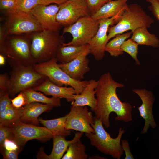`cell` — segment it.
<instances>
[{"instance_id":"34","label":"cell","mask_w":159,"mask_h":159,"mask_svg":"<svg viewBox=\"0 0 159 159\" xmlns=\"http://www.w3.org/2000/svg\"><path fill=\"white\" fill-rule=\"evenodd\" d=\"M21 148L14 139L6 138L4 140L1 149H5L9 151H20Z\"/></svg>"},{"instance_id":"40","label":"cell","mask_w":159,"mask_h":159,"mask_svg":"<svg viewBox=\"0 0 159 159\" xmlns=\"http://www.w3.org/2000/svg\"><path fill=\"white\" fill-rule=\"evenodd\" d=\"M2 154L4 159H17L20 151H9L3 149Z\"/></svg>"},{"instance_id":"41","label":"cell","mask_w":159,"mask_h":159,"mask_svg":"<svg viewBox=\"0 0 159 159\" xmlns=\"http://www.w3.org/2000/svg\"><path fill=\"white\" fill-rule=\"evenodd\" d=\"M67 0H41V4L47 6L51 4H55L59 5L67 1Z\"/></svg>"},{"instance_id":"2","label":"cell","mask_w":159,"mask_h":159,"mask_svg":"<svg viewBox=\"0 0 159 159\" xmlns=\"http://www.w3.org/2000/svg\"><path fill=\"white\" fill-rule=\"evenodd\" d=\"M29 34L31 53L35 64L56 57L62 42L60 41L59 31L43 29Z\"/></svg>"},{"instance_id":"6","label":"cell","mask_w":159,"mask_h":159,"mask_svg":"<svg viewBox=\"0 0 159 159\" xmlns=\"http://www.w3.org/2000/svg\"><path fill=\"white\" fill-rule=\"evenodd\" d=\"M29 33L7 36L4 44L0 47V54L22 65H34Z\"/></svg>"},{"instance_id":"37","label":"cell","mask_w":159,"mask_h":159,"mask_svg":"<svg viewBox=\"0 0 159 159\" xmlns=\"http://www.w3.org/2000/svg\"><path fill=\"white\" fill-rule=\"evenodd\" d=\"M18 0H0V7L5 12L12 9L16 5Z\"/></svg>"},{"instance_id":"32","label":"cell","mask_w":159,"mask_h":159,"mask_svg":"<svg viewBox=\"0 0 159 159\" xmlns=\"http://www.w3.org/2000/svg\"><path fill=\"white\" fill-rule=\"evenodd\" d=\"M9 96L7 91L0 90V113L7 109L12 105Z\"/></svg>"},{"instance_id":"4","label":"cell","mask_w":159,"mask_h":159,"mask_svg":"<svg viewBox=\"0 0 159 159\" xmlns=\"http://www.w3.org/2000/svg\"><path fill=\"white\" fill-rule=\"evenodd\" d=\"M94 122L91 125L94 133H85L91 145L105 155L113 158L120 159L124 151L121 145V139L125 132L124 128L120 127L117 137L113 138L105 129L101 121L94 117Z\"/></svg>"},{"instance_id":"25","label":"cell","mask_w":159,"mask_h":159,"mask_svg":"<svg viewBox=\"0 0 159 159\" xmlns=\"http://www.w3.org/2000/svg\"><path fill=\"white\" fill-rule=\"evenodd\" d=\"M67 114L64 116L57 118L45 120L42 118H39L40 123L47 128L54 135L63 136L69 135L71 133V130L65 128L66 122Z\"/></svg>"},{"instance_id":"39","label":"cell","mask_w":159,"mask_h":159,"mask_svg":"<svg viewBox=\"0 0 159 159\" xmlns=\"http://www.w3.org/2000/svg\"><path fill=\"white\" fill-rule=\"evenodd\" d=\"M9 77L6 73L1 74L0 75V90L7 91L9 82Z\"/></svg>"},{"instance_id":"24","label":"cell","mask_w":159,"mask_h":159,"mask_svg":"<svg viewBox=\"0 0 159 159\" xmlns=\"http://www.w3.org/2000/svg\"><path fill=\"white\" fill-rule=\"evenodd\" d=\"M145 26L139 27L133 31L131 38L138 45L159 47V39L154 34L149 32Z\"/></svg>"},{"instance_id":"16","label":"cell","mask_w":159,"mask_h":159,"mask_svg":"<svg viewBox=\"0 0 159 159\" xmlns=\"http://www.w3.org/2000/svg\"><path fill=\"white\" fill-rule=\"evenodd\" d=\"M90 54L89 47L80 56L69 62L59 64L62 69L72 79L82 81L84 76L90 70L87 56Z\"/></svg>"},{"instance_id":"9","label":"cell","mask_w":159,"mask_h":159,"mask_svg":"<svg viewBox=\"0 0 159 159\" xmlns=\"http://www.w3.org/2000/svg\"><path fill=\"white\" fill-rule=\"evenodd\" d=\"M7 15L8 18L3 27L7 37L29 33L44 29L30 13H18Z\"/></svg>"},{"instance_id":"21","label":"cell","mask_w":159,"mask_h":159,"mask_svg":"<svg viewBox=\"0 0 159 159\" xmlns=\"http://www.w3.org/2000/svg\"><path fill=\"white\" fill-rule=\"evenodd\" d=\"M89 47L88 44L81 46H63L61 44L55 57L60 63H68L80 56Z\"/></svg>"},{"instance_id":"36","label":"cell","mask_w":159,"mask_h":159,"mask_svg":"<svg viewBox=\"0 0 159 159\" xmlns=\"http://www.w3.org/2000/svg\"><path fill=\"white\" fill-rule=\"evenodd\" d=\"M150 5L148 8L154 16L159 21V3L157 0H145Z\"/></svg>"},{"instance_id":"8","label":"cell","mask_w":159,"mask_h":159,"mask_svg":"<svg viewBox=\"0 0 159 159\" xmlns=\"http://www.w3.org/2000/svg\"><path fill=\"white\" fill-rule=\"evenodd\" d=\"M99 27L98 20L91 15L82 17L73 24L65 26L63 34L69 33L72 40L67 43L62 42L63 46H81L89 44L96 34Z\"/></svg>"},{"instance_id":"18","label":"cell","mask_w":159,"mask_h":159,"mask_svg":"<svg viewBox=\"0 0 159 159\" xmlns=\"http://www.w3.org/2000/svg\"><path fill=\"white\" fill-rule=\"evenodd\" d=\"M54 107L50 105L37 102H32L22 107L21 121L37 125L39 116L43 113L51 110Z\"/></svg>"},{"instance_id":"42","label":"cell","mask_w":159,"mask_h":159,"mask_svg":"<svg viewBox=\"0 0 159 159\" xmlns=\"http://www.w3.org/2000/svg\"><path fill=\"white\" fill-rule=\"evenodd\" d=\"M6 57L2 54H0V65H4L5 64Z\"/></svg>"},{"instance_id":"15","label":"cell","mask_w":159,"mask_h":159,"mask_svg":"<svg viewBox=\"0 0 159 159\" xmlns=\"http://www.w3.org/2000/svg\"><path fill=\"white\" fill-rule=\"evenodd\" d=\"M132 91L141 99L142 103L138 107L140 116L145 120L144 125L140 134L146 133L150 127L155 128L157 124L153 113V106L155 98L153 92L144 88H135Z\"/></svg>"},{"instance_id":"44","label":"cell","mask_w":159,"mask_h":159,"mask_svg":"<svg viewBox=\"0 0 159 159\" xmlns=\"http://www.w3.org/2000/svg\"><path fill=\"white\" fill-rule=\"evenodd\" d=\"M157 1H158L159 2V0H157Z\"/></svg>"},{"instance_id":"7","label":"cell","mask_w":159,"mask_h":159,"mask_svg":"<svg viewBox=\"0 0 159 159\" xmlns=\"http://www.w3.org/2000/svg\"><path fill=\"white\" fill-rule=\"evenodd\" d=\"M57 62L55 57L47 61L35 64L34 67L38 72L47 77L56 85L69 86L75 90L76 94L81 93L88 81H77L72 79L62 69Z\"/></svg>"},{"instance_id":"19","label":"cell","mask_w":159,"mask_h":159,"mask_svg":"<svg viewBox=\"0 0 159 159\" xmlns=\"http://www.w3.org/2000/svg\"><path fill=\"white\" fill-rule=\"evenodd\" d=\"M128 0H115L108 2L95 13L91 16L95 20L110 18L117 15L121 16L127 9Z\"/></svg>"},{"instance_id":"23","label":"cell","mask_w":159,"mask_h":159,"mask_svg":"<svg viewBox=\"0 0 159 159\" xmlns=\"http://www.w3.org/2000/svg\"><path fill=\"white\" fill-rule=\"evenodd\" d=\"M65 136L54 135L53 137V145L50 154L48 155L41 150L38 155V158L60 159L62 158L64 153L67 150L72 140H67Z\"/></svg>"},{"instance_id":"3","label":"cell","mask_w":159,"mask_h":159,"mask_svg":"<svg viewBox=\"0 0 159 159\" xmlns=\"http://www.w3.org/2000/svg\"><path fill=\"white\" fill-rule=\"evenodd\" d=\"M8 61L12 67L7 90L9 96H14L26 90L33 89L47 78L38 72L34 65L26 66L14 60Z\"/></svg>"},{"instance_id":"30","label":"cell","mask_w":159,"mask_h":159,"mask_svg":"<svg viewBox=\"0 0 159 159\" xmlns=\"http://www.w3.org/2000/svg\"><path fill=\"white\" fill-rule=\"evenodd\" d=\"M138 45L131 38L125 40L121 46V49L130 55L133 59L135 64L138 65H140L141 63L137 58L138 52Z\"/></svg>"},{"instance_id":"5","label":"cell","mask_w":159,"mask_h":159,"mask_svg":"<svg viewBox=\"0 0 159 159\" xmlns=\"http://www.w3.org/2000/svg\"><path fill=\"white\" fill-rule=\"evenodd\" d=\"M154 21L153 19L146 14L138 4L135 3L128 5L117 24L109 27L108 40L109 41L117 34L129 30L132 32L140 27L149 28Z\"/></svg>"},{"instance_id":"29","label":"cell","mask_w":159,"mask_h":159,"mask_svg":"<svg viewBox=\"0 0 159 159\" xmlns=\"http://www.w3.org/2000/svg\"><path fill=\"white\" fill-rule=\"evenodd\" d=\"M41 0H18L15 6L6 13L7 15L18 13H30L34 8L41 4Z\"/></svg>"},{"instance_id":"14","label":"cell","mask_w":159,"mask_h":159,"mask_svg":"<svg viewBox=\"0 0 159 159\" xmlns=\"http://www.w3.org/2000/svg\"><path fill=\"white\" fill-rule=\"evenodd\" d=\"M59 5L54 4L45 6L39 4L34 8L30 14L37 20L44 29L58 31L61 25L56 20Z\"/></svg>"},{"instance_id":"43","label":"cell","mask_w":159,"mask_h":159,"mask_svg":"<svg viewBox=\"0 0 159 159\" xmlns=\"http://www.w3.org/2000/svg\"><path fill=\"white\" fill-rule=\"evenodd\" d=\"M108 0V1H111V0Z\"/></svg>"},{"instance_id":"28","label":"cell","mask_w":159,"mask_h":159,"mask_svg":"<svg viewBox=\"0 0 159 159\" xmlns=\"http://www.w3.org/2000/svg\"><path fill=\"white\" fill-rule=\"evenodd\" d=\"M22 108H17L13 105L0 113V124L10 126L20 120Z\"/></svg>"},{"instance_id":"10","label":"cell","mask_w":159,"mask_h":159,"mask_svg":"<svg viewBox=\"0 0 159 159\" xmlns=\"http://www.w3.org/2000/svg\"><path fill=\"white\" fill-rule=\"evenodd\" d=\"M14 139L21 147L28 141L37 139L40 141L48 140L53 138L51 132L45 127H41L19 121L10 126Z\"/></svg>"},{"instance_id":"20","label":"cell","mask_w":159,"mask_h":159,"mask_svg":"<svg viewBox=\"0 0 159 159\" xmlns=\"http://www.w3.org/2000/svg\"><path fill=\"white\" fill-rule=\"evenodd\" d=\"M97 81L93 79L88 81V82L81 93L74 95V100L71 103L74 106H89L93 111L96 104L95 97V88Z\"/></svg>"},{"instance_id":"33","label":"cell","mask_w":159,"mask_h":159,"mask_svg":"<svg viewBox=\"0 0 159 159\" xmlns=\"http://www.w3.org/2000/svg\"><path fill=\"white\" fill-rule=\"evenodd\" d=\"M6 138L14 139L13 134L11 127L0 124V146L2 148L4 140Z\"/></svg>"},{"instance_id":"38","label":"cell","mask_w":159,"mask_h":159,"mask_svg":"<svg viewBox=\"0 0 159 159\" xmlns=\"http://www.w3.org/2000/svg\"><path fill=\"white\" fill-rule=\"evenodd\" d=\"M121 145L125 153V159H134L133 156L130 150L129 144L126 139H123L121 141Z\"/></svg>"},{"instance_id":"22","label":"cell","mask_w":159,"mask_h":159,"mask_svg":"<svg viewBox=\"0 0 159 159\" xmlns=\"http://www.w3.org/2000/svg\"><path fill=\"white\" fill-rule=\"evenodd\" d=\"M83 134V132L79 131L75 133L62 159H86L87 158L88 155L85 152V146L80 140Z\"/></svg>"},{"instance_id":"11","label":"cell","mask_w":159,"mask_h":159,"mask_svg":"<svg viewBox=\"0 0 159 159\" xmlns=\"http://www.w3.org/2000/svg\"><path fill=\"white\" fill-rule=\"evenodd\" d=\"M94 122L92 113L89 111L87 106L72 105L67 114L65 128L85 133H94L91 125Z\"/></svg>"},{"instance_id":"26","label":"cell","mask_w":159,"mask_h":159,"mask_svg":"<svg viewBox=\"0 0 159 159\" xmlns=\"http://www.w3.org/2000/svg\"><path fill=\"white\" fill-rule=\"evenodd\" d=\"M22 92L25 98L26 105L32 102H37L50 105L55 107H58L61 105L60 98L54 97H48L32 88L29 89Z\"/></svg>"},{"instance_id":"12","label":"cell","mask_w":159,"mask_h":159,"mask_svg":"<svg viewBox=\"0 0 159 159\" xmlns=\"http://www.w3.org/2000/svg\"><path fill=\"white\" fill-rule=\"evenodd\" d=\"M59 5L56 20L61 25L69 26L82 17L90 15L85 0H67Z\"/></svg>"},{"instance_id":"35","label":"cell","mask_w":159,"mask_h":159,"mask_svg":"<svg viewBox=\"0 0 159 159\" xmlns=\"http://www.w3.org/2000/svg\"><path fill=\"white\" fill-rule=\"evenodd\" d=\"M12 105L15 108H20L26 105L25 98L23 92L19 93L17 96L11 99Z\"/></svg>"},{"instance_id":"27","label":"cell","mask_w":159,"mask_h":159,"mask_svg":"<svg viewBox=\"0 0 159 159\" xmlns=\"http://www.w3.org/2000/svg\"><path fill=\"white\" fill-rule=\"evenodd\" d=\"M132 34V31L118 34L106 44L105 52H108L111 56L116 57L122 54L124 52L121 49V46L126 40Z\"/></svg>"},{"instance_id":"1","label":"cell","mask_w":159,"mask_h":159,"mask_svg":"<svg viewBox=\"0 0 159 159\" xmlns=\"http://www.w3.org/2000/svg\"><path fill=\"white\" fill-rule=\"evenodd\" d=\"M124 86L115 80L109 72L102 74L97 81L94 117L100 120L106 128L110 126L109 116L112 112L116 114V120L127 122L132 120V105L129 102H122L116 93L117 88Z\"/></svg>"},{"instance_id":"13","label":"cell","mask_w":159,"mask_h":159,"mask_svg":"<svg viewBox=\"0 0 159 159\" xmlns=\"http://www.w3.org/2000/svg\"><path fill=\"white\" fill-rule=\"evenodd\" d=\"M121 16L117 15L110 18L98 20V29L88 44L90 54L94 56L96 60L100 61L104 57L105 47L109 42L107 33L110 26L113 25L115 22H117Z\"/></svg>"},{"instance_id":"17","label":"cell","mask_w":159,"mask_h":159,"mask_svg":"<svg viewBox=\"0 0 159 159\" xmlns=\"http://www.w3.org/2000/svg\"><path fill=\"white\" fill-rule=\"evenodd\" d=\"M33 89L52 97L65 98L67 102H71L74 101V95L76 94L75 90L72 87L58 86L47 77L42 83Z\"/></svg>"},{"instance_id":"31","label":"cell","mask_w":159,"mask_h":159,"mask_svg":"<svg viewBox=\"0 0 159 159\" xmlns=\"http://www.w3.org/2000/svg\"><path fill=\"white\" fill-rule=\"evenodd\" d=\"M90 15L97 12L105 4L109 1L107 0H85Z\"/></svg>"}]
</instances>
